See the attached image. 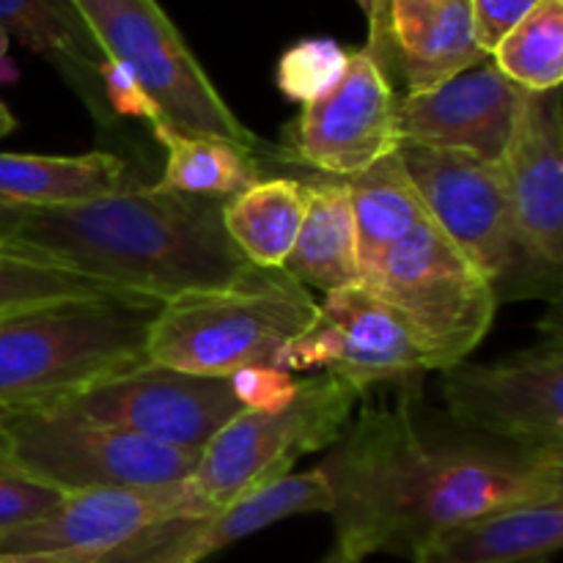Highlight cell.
Masks as SVG:
<instances>
[{
    "mask_svg": "<svg viewBox=\"0 0 563 563\" xmlns=\"http://www.w3.org/2000/svg\"><path fill=\"white\" fill-rule=\"evenodd\" d=\"M157 308L108 295L0 313V410H53L143 366Z\"/></svg>",
    "mask_w": 563,
    "mask_h": 563,
    "instance_id": "cell-3",
    "label": "cell"
},
{
    "mask_svg": "<svg viewBox=\"0 0 563 563\" xmlns=\"http://www.w3.org/2000/svg\"><path fill=\"white\" fill-rule=\"evenodd\" d=\"M344 185L350 190L355 218L357 267L363 284L368 275L377 273L394 245H399L427 212L396 152L379 159L366 174L344 179Z\"/></svg>",
    "mask_w": 563,
    "mask_h": 563,
    "instance_id": "cell-24",
    "label": "cell"
},
{
    "mask_svg": "<svg viewBox=\"0 0 563 563\" xmlns=\"http://www.w3.org/2000/svg\"><path fill=\"white\" fill-rule=\"evenodd\" d=\"M319 563H357V561H352L350 555H344V553H341L339 548H333V550H330V553L324 555V559L319 561Z\"/></svg>",
    "mask_w": 563,
    "mask_h": 563,
    "instance_id": "cell-39",
    "label": "cell"
},
{
    "mask_svg": "<svg viewBox=\"0 0 563 563\" xmlns=\"http://www.w3.org/2000/svg\"><path fill=\"white\" fill-rule=\"evenodd\" d=\"M229 379L245 410H278V407L289 405L297 390L291 374L278 372L273 366L245 368V372H236Z\"/></svg>",
    "mask_w": 563,
    "mask_h": 563,
    "instance_id": "cell-30",
    "label": "cell"
},
{
    "mask_svg": "<svg viewBox=\"0 0 563 563\" xmlns=\"http://www.w3.org/2000/svg\"><path fill=\"white\" fill-rule=\"evenodd\" d=\"M53 410L201 454L225 423L245 412V405L229 377H201L143 363Z\"/></svg>",
    "mask_w": 563,
    "mask_h": 563,
    "instance_id": "cell-12",
    "label": "cell"
},
{
    "mask_svg": "<svg viewBox=\"0 0 563 563\" xmlns=\"http://www.w3.org/2000/svg\"><path fill=\"white\" fill-rule=\"evenodd\" d=\"M102 91L104 102H108L110 115H126V119H143L148 124H159L157 104L148 99V93L137 86L135 77L115 60H104L102 71Z\"/></svg>",
    "mask_w": 563,
    "mask_h": 563,
    "instance_id": "cell-31",
    "label": "cell"
},
{
    "mask_svg": "<svg viewBox=\"0 0 563 563\" xmlns=\"http://www.w3.org/2000/svg\"><path fill=\"white\" fill-rule=\"evenodd\" d=\"M350 66V49L333 38H302L278 60L275 82L291 102L311 104L335 88Z\"/></svg>",
    "mask_w": 563,
    "mask_h": 563,
    "instance_id": "cell-28",
    "label": "cell"
},
{
    "mask_svg": "<svg viewBox=\"0 0 563 563\" xmlns=\"http://www.w3.org/2000/svg\"><path fill=\"white\" fill-rule=\"evenodd\" d=\"M0 563H102V555H80V553H0Z\"/></svg>",
    "mask_w": 563,
    "mask_h": 563,
    "instance_id": "cell-34",
    "label": "cell"
},
{
    "mask_svg": "<svg viewBox=\"0 0 563 563\" xmlns=\"http://www.w3.org/2000/svg\"><path fill=\"white\" fill-rule=\"evenodd\" d=\"M357 5L363 9L368 20V42H366V53L372 58H379L385 49V42H388V11H390V0H357Z\"/></svg>",
    "mask_w": 563,
    "mask_h": 563,
    "instance_id": "cell-33",
    "label": "cell"
},
{
    "mask_svg": "<svg viewBox=\"0 0 563 563\" xmlns=\"http://www.w3.org/2000/svg\"><path fill=\"white\" fill-rule=\"evenodd\" d=\"M396 157L427 218L493 284L498 302L515 300L520 247L500 163L416 143H399Z\"/></svg>",
    "mask_w": 563,
    "mask_h": 563,
    "instance_id": "cell-9",
    "label": "cell"
},
{
    "mask_svg": "<svg viewBox=\"0 0 563 563\" xmlns=\"http://www.w3.org/2000/svg\"><path fill=\"white\" fill-rule=\"evenodd\" d=\"M130 187V170L110 152L77 157L0 152V201L25 209L86 203Z\"/></svg>",
    "mask_w": 563,
    "mask_h": 563,
    "instance_id": "cell-22",
    "label": "cell"
},
{
    "mask_svg": "<svg viewBox=\"0 0 563 563\" xmlns=\"http://www.w3.org/2000/svg\"><path fill=\"white\" fill-rule=\"evenodd\" d=\"M104 58L124 66L159 110V124L258 148L157 0H71Z\"/></svg>",
    "mask_w": 563,
    "mask_h": 563,
    "instance_id": "cell-7",
    "label": "cell"
},
{
    "mask_svg": "<svg viewBox=\"0 0 563 563\" xmlns=\"http://www.w3.org/2000/svg\"><path fill=\"white\" fill-rule=\"evenodd\" d=\"M539 0H467L473 16V31L484 53H493L500 38L517 25Z\"/></svg>",
    "mask_w": 563,
    "mask_h": 563,
    "instance_id": "cell-32",
    "label": "cell"
},
{
    "mask_svg": "<svg viewBox=\"0 0 563 563\" xmlns=\"http://www.w3.org/2000/svg\"><path fill=\"white\" fill-rule=\"evenodd\" d=\"M396 88L383 66L366 53H350L344 77L286 130L291 157L333 179L366 174L399 148Z\"/></svg>",
    "mask_w": 563,
    "mask_h": 563,
    "instance_id": "cell-14",
    "label": "cell"
},
{
    "mask_svg": "<svg viewBox=\"0 0 563 563\" xmlns=\"http://www.w3.org/2000/svg\"><path fill=\"white\" fill-rule=\"evenodd\" d=\"M306 185V214L284 269L306 289L313 286L324 295L357 286L361 267H357L355 218H352L350 190L344 179L324 176Z\"/></svg>",
    "mask_w": 563,
    "mask_h": 563,
    "instance_id": "cell-21",
    "label": "cell"
},
{
    "mask_svg": "<svg viewBox=\"0 0 563 563\" xmlns=\"http://www.w3.org/2000/svg\"><path fill=\"white\" fill-rule=\"evenodd\" d=\"M522 97L526 88L500 75L487 58L427 91L401 93L396 99L399 143L500 163L515 135Z\"/></svg>",
    "mask_w": 563,
    "mask_h": 563,
    "instance_id": "cell-16",
    "label": "cell"
},
{
    "mask_svg": "<svg viewBox=\"0 0 563 563\" xmlns=\"http://www.w3.org/2000/svg\"><path fill=\"white\" fill-rule=\"evenodd\" d=\"M207 517L187 482L165 487L82 489L60 498L49 515L0 537V553L110 555L152 528Z\"/></svg>",
    "mask_w": 563,
    "mask_h": 563,
    "instance_id": "cell-15",
    "label": "cell"
},
{
    "mask_svg": "<svg viewBox=\"0 0 563 563\" xmlns=\"http://www.w3.org/2000/svg\"><path fill=\"white\" fill-rule=\"evenodd\" d=\"M500 174L520 247L515 297H548L559 306L563 267L561 88L526 91L515 135L500 159Z\"/></svg>",
    "mask_w": 563,
    "mask_h": 563,
    "instance_id": "cell-11",
    "label": "cell"
},
{
    "mask_svg": "<svg viewBox=\"0 0 563 563\" xmlns=\"http://www.w3.org/2000/svg\"><path fill=\"white\" fill-rule=\"evenodd\" d=\"M0 31L47 58L99 124L113 121L99 77L108 58L71 0H0Z\"/></svg>",
    "mask_w": 563,
    "mask_h": 563,
    "instance_id": "cell-20",
    "label": "cell"
},
{
    "mask_svg": "<svg viewBox=\"0 0 563 563\" xmlns=\"http://www.w3.org/2000/svg\"><path fill=\"white\" fill-rule=\"evenodd\" d=\"M361 286L399 313L429 372L465 363L498 313L493 284L427 214Z\"/></svg>",
    "mask_w": 563,
    "mask_h": 563,
    "instance_id": "cell-6",
    "label": "cell"
},
{
    "mask_svg": "<svg viewBox=\"0 0 563 563\" xmlns=\"http://www.w3.org/2000/svg\"><path fill=\"white\" fill-rule=\"evenodd\" d=\"M3 418H5V410H0V423H3Z\"/></svg>",
    "mask_w": 563,
    "mask_h": 563,
    "instance_id": "cell-40",
    "label": "cell"
},
{
    "mask_svg": "<svg viewBox=\"0 0 563 563\" xmlns=\"http://www.w3.org/2000/svg\"><path fill=\"white\" fill-rule=\"evenodd\" d=\"M317 300L284 267L247 264L214 289L187 291L157 308L146 339V363L234 377L253 366H278L286 346L308 333Z\"/></svg>",
    "mask_w": 563,
    "mask_h": 563,
    "instance_id": "cell-4",
    "label": "cell"
},
{
    "mask_svg": "<svg viewBox=\"0 0 563 563\" xmlns=\"http://www.w3.org/2000/svg\"><path fill=\"white\" fill-rule=\"evenodd\" d=\"M5 473H20V471L14 467V462H11V456H9V451H5L3 440H0V476H5Z\"/></svg>",
    "mask_w": 563,
    "mask_h": 563,
    "instance_id": "cell-37",
    "label": "cell"
},
{
    "mask_svg": "<svg viewBox=\"0 0 563 563\" xmlns=\"http://www.w3.org/2000/svg\"><path fill=\"white\" fill-rule=\"evenodd\" d=\"M308 203V185L291 176H273L229 198L223 229L245 262L280 269L295 247Z\"/></svg>",
    "mask_w": 563,
    "mask_h": 563,
    "instance_id": "cell-25",
    "label": "cell"
},
{
    "mask_svg": "<svg viewBox=\"0 0 563 563\" xmlns=\"http://www.w3.org/2000/svg\"><path fill=\"white\" fill-rule=\"evenodd\" d=\"M60 498L64 495L22 476V473L0 476V537L33 520H42L60 504Z\"/></svg>",
    "mask_w": 563,
    "mask_h": 563,
    "instance_id": "cell-29",
    "label": "cell"
},
{
    "mask_svg": "<svg viewBox=\"0 0 563 563\" xmlns=\"http://www.w3.org/2000/svg\"><path fill=\"white\" fill-rule=\"evenodd\" d=\"M225 201L159 187L25 209L9 245L119 295L168 302L229 284L245 262L223 229Z\"/></svg>",
    "mask_w": 563,
    "mask_h": 563,
    "instance_id": "cell-2",
    "label": "cell"
},
{
    "mask_svg": "<svg viewBox=\"0 0 563 563\" xmlns=\"http://www.w3.org/2000/svg\"><path fill=\"white\" fill-rule=\"evenodd\" d=\"M500 75L526 91H555L563 82V0H539L489 53Z\"/></svg>",
    "mask_w": 563,
    "mask_h": 563,
    "instance_id": "cell-26",
    "label": "cell"
},
{
    "mask_svg": "<svg viewBox=\"0 0 563 563\" xmlns=\"http://www.w3.org/2000/svg\"><path fill=\"white\" fill-rule=\"evenodd\" d=\"M366 396L339 374H313L297 383L289 405L245 410L225 423L198 454L185 478L207 515L291 476L297 460L330 451L350 429Z\"/></svg>",
    "mask_w": 563,
    "mask_h": 563,
    "instance_id": "cell-5",
    "label": "cell"
},
{
    "mask_svg": "<svg viewBox=\"0 0 563 563\" xmlns=\"http://www.w3.org/2000/svg\"><path fill=\"white\" fill-rule=\"evenodd\" d=\"M443 399L460 427L526 449H563V339L559 306L539 344L495 363L443 372Z\"/></svg>",
    "mask_w": 563,
    "mask_h": 563,
    "instance_id": "cell-10",
    "label": "cell"
},
{
    "mask_svg": "<svg viewBox=\"0 0 563 563\" xmlns=\"http://www.w3.org/2000/svg\"><path fill=\"white\" fill-rule=\"evenodd\" d=\"M5 47H9V36L0 31V77H11V69L5 66Z\"/></svg>",
    "mask_w": 563,
    "mask_h": 563,
    "instance_id": "cell-38",
    "label": "cell"
},
{
    "mask_svg": "<svg viewBox=\"0 0 563 563\" xmlns=\"http://www.w3.org/2000/svg\"><path fill=\"white\" fill-rule=\"evenodd\" d=\"M489 55L478 44L467 0H390L388 42L377 60L405 93L427 91L449 77L482 64Z\"/></svg>",
    "mask_w": 563,
    "mask_h": 563,
    "instance_id": "cell-18",
    "label": "cell"
},
{
    "mask_svg": "<svg viewBox=\"0 0 563 563\" xmlns=\"http://www.w3.org/2000/svg\"><path fill=\"white\" fill-rule=\"evenodd\" d=\"M25 207H16V203L0 201V245H9L11 236H14L16 225H20Z\"/></svg>",
    "mask_w": 563,
    "mask_h": 563,
    "instance_id": "cell-35",
    "label": "cell"
},
{
    "mask_svg": "<svg viewBox=\"0 0 563 563\" xmlns=\"http://www.w3.org/2000/svg\"><path fill=\"white\" fill-rule=\"evenodd\" d=\"M330 504L328 478L319 467H311L267 484L207 517L163 522L126 548L102 555V563H203L280 520L322 511L330 515Z\"/></svg>",
    "mask_w": 563,
    "mask_h": 563,
    "instance_id": "cell-17",
    "label": "cell"
},
{
    "mask_svg": "<svg viewBox=\"0 0 563 563\" xmlns=\"http://www.w3.org/2000/svg\"><path fill=\"white\" fill-rule=\"evenodd\" d=\"M275 368L339 374L361 390L429 372L399 313L361 284L317 300L311 330L280 352Z\"/></svg>",
    "mask_w": 563,
    "mask_h": 563,
    "instance_id": "cell-13",
    "label": "cell"
},
{
    "mask_svg": "<svg viewBox=\"0 0 563 563\" xmlns=\"http://www.w3.org/2000/svg\"><path fill=\"white\" fill-rule=\"evenodd\" d=\"M152 130L165 148L163 176L154 185L159 190L229 201L264 179L256 148L223 137L181 132L168 124H152Z\"/></svg>",
    "mask_w": 563,
    "mask_h": 563,
    "instance_id": "cell-23",
    "label": "cell"
},
{
    "mask_svg": "<svg viewBox=\"0 0 563 563\" xmlns=\"http://www.w3.org/2000/svg\"><path fill=\"white\" fill-rule=\"evenodd\" d=\"M14 126H16V119L11 115V110L5 108L3 99H0V137L11 135V130H14Z\"/></svg>",
    "mask_w": 563,
    "mask_h": 563,
    "instance_id": "cell-36",
    "label": "cell"
},
{
    "mask_svg": "<svg viewBox=\"0 0 563 563\" xmlns=\"http://www.w3.org/2000/svg\"><path fill=\"white\" fill-rule=\"evenodd\" d=\"M563 544V498L509 506L438 533L412 563H553Z\"/></svg>",
    "mask_w": 563,
    "mask_h": 563,
    "instance_id": "cell-19",
    "label": "cell"
},
{
    "mask_svg": "<svg viewBox=\"0 0 563 563\" xmlns=\"http://www.w3.org/2000/svg\"><path fill=\"white\" fill-rule=\"evenodd\" d=\"M0 440L22 476L60 495L104 487H165L196 467L198 454L64 410L5 412Z\"/></svg>",
    "mask_w": 563,
    "mask_h": 563,
    "instance_id": "cell-8",
    "label": "cell"
},
{
    "mask_svg": "<svg viewBox=\"0 0 563 563\" xmlns=\"http://www.w3.org/2000/svg\"><path fill=\"white\" fill-rule=\"evenodd\" d=\"M330 487L335 548L352 561L412 555L476 517L563 498V449L500 440H434L407 405L363 410L319 465Z\"/></svg>",
    "mask_w": 563,
    "mask_h": 563,
    "instance_id": "cell-1",
    "label": "cell"
},
{
    "mask_svg": "<svg viewBox=\"0 0 563 563\" xmlns=\"http://www.w3.org/2000/svg\"><path fill=\"white\" fill-rule=\"evenodd\" d=\"M108 295H119V291L93 284L69 269L53 267L14 245H0V313Z\"/></svg>",
    "mask_w": 563,
    "mask_h": 563,
    "instance_id": "cell-27",
    "label": "cell"
}]
</instances>
